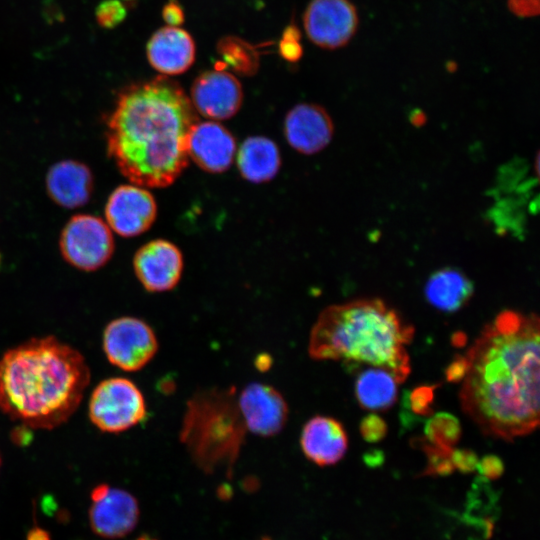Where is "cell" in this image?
Returning <instances> with one entry per match:
<instances>
[{
	"label": "cell",
	"mask_w": 540,
	"mask_h": 540,
	"mask_svg": "<svg viewBox=\"0 0 540 540\" xmlns=\"http://www.w3.org/2000/svg\"><path fill=\"white\" fill-rule=\"evenodd\" d=\"M539 338L536 314L505 310L464 356L460 403L484 434L512 441L538 426Z\"/></svg>",
	"instance_id": "6da1fadb"
},
{
	"label": "cell",
	"mask_w": 540,
	"mask_h": 540,
	"mask_svg": "<svg viewBox=\"0 0 540 540\" xmlns=\"http://www.w3.org/2000/svg\"><path fill=\"white\" fill-rule=\"evenodd\" d=\"M198 121L190 98L168 76L131 84L107 119L108 155L132 184L165 188L188 165V139Z\"/></svg>",
	"instance_id": "7a4b0ae2"
},
{
	"label": "cell",
	"mask_w": 540,
	"mask_h": 540,
	"mask_svg": "<svg viewBox=\"0 0 540 540\" xmlns=\"http://www.w3.org/2000/svg\"><path fill=\"white\" fill-rule=\"evenodd\" d=\"M90 381L84 356L54 336L32 338L0 358V410L33 429H54L77 410Z\"/></svg>",
	"instance_id": "3957f363"
},
{
	"label": "cell",
	"mask_w": 540,
	"mask_h": 540,
	"mask_svg": "<svg viewBox=\"0 0 540 540\" xmlns=\"http://www.w3.org/2000/svg\"><path fill=\"white\" fill-rule=\"evenodd\" d=\"M413 336V326L381 299H357L328 306L319 314L308 353L315 360L383 368L401 384L411 372L406 346Z\"/></svg>",
	"instance_id": "277c9868"
},
{
	"label": "cell",
	"mask_w": 540,
	"mask_h": 540,
	"mask_svg": "<svg viewBox=\"0 0 540 540\" xmlns=\"http://www.w3.org/2000/svg\"><path fill=\"white\" fill-rule=\"evenodd\" d=\"M246 427L234 387L197 391L187 401L180 441L194 463L206 473L227 475L239 456Z\"/></svg>",
	"instance_id": "5b68a950"
},
{
	"label": "cell",
	"mask_w": 540,
	"mask_h": 540,
	"mask_svg": "<svg viewBox=\"0 0 540 540\" xmlns=\"http://www.w3.org/2000/svg\"><path fill=\"white\" fill-rule=\"evenodd\" d=\"M88 415L102 432H124L147 416L145 398L134 382L112 377L100 382L93 390Z\"/></svg>",
	"instance_id": "8992f818"
},
{
	"label": "cell",
	"mask_w": 540,
	"mask_h": 540,
	"mask_svg": "<svg viewBox=\"0 0 540 540\" xmlns=\"http://www.w3.org/2000/svg\"><path fill=\"white\" fill-rule=\"evenodd\" d=\"M107 223L90 214L73 216L62 229L59 246L67 263L82 271L104 266L114 252V239Z\"/></svg>",
	"instance_id": "52a82bcc"
},
{
	"label": "cell",
	"mask_w": 540,
	"mask_h": 540,
	"mask_svg": "<svg viewBox=\"0 0 540 540\" xmlns=\"http://www.w3.org/2000/svg\"><path fill=\"white\" fill-rule=\"evenodd\" d=\"M103 350L108 361L128 372L145 367L158 351L153 329L136 317L112 320L103 332Z\"/></svg>",
	"instance_id": "ba28073f"
},
{
	"label": "cell",
	"mask_w": 540,
	"mask_h": 540,
	"mask_svg": "<svg viewBox=\"0 0 540 540\" xmlns=\"http://www.w3.org/2000/svg\"><path fill=\"white\" fill-rule=\"evenodd\" d=\"M308 38L324 49L346 45L358 26V14L349 0H312L303 16Z\"/></svg>",
	"instance_id": "9c48e42d"
},
{
	"label": "cell",
	"mask_w": 540,
	"mask_h": 540,
	"mask_svg": "<svg viewBox=\"0 0 540 540\" xmlns=\"http://www.w3.org/2000/svg\"><path fill=\"white\" fill-rule=\"evenodd\" d=\"M104 214L111 230L122 237H135L153 225L157 217V204L145 187L120 185L109 195Z\"/></svg>",
	"instance_id": "30bf717a"
},
{
	"label": "cell",
	"mask_w": 540,
	"mask_h": 540,
	"mask_svg": "<svg viewBox=\"0 0 540 540\" xmlns=\"http://www.w3.org/2000/svg\"><path fill=\"white\" fill-rule=\"evenodd\" d=\"M190 101L196 113L208 120L230 119L241 108L242 86L233 74L216 67L196 77L191 86Z\"/></svg>",
	"instance_id": "8fae6325"
},
{
	"label": "cell",
	"mask_w": 540,
	"mask_h": 540,
	"mask_svg": "<svg viewBox=\"0 0 540 540\" xmlns=\"http://www.w3.org/2000/svg\"><path fill=\"white\" fill-rule=\"evenodd\" d=\"M89 520L95 534L105 538H120L137 524V500L129 492L106 484L96 486L91 493Z\"/></svg>",
	"instance_id": "7c38bea8"
},
{
	"label": "cell",
	"mask_w": 540,
	"mask_h": 540,
	"mask_svg": "<svg viewBox=\"0 0 540 540\" xmlns=\"http://www.w3.org/2000/svg\"><path fill=\"white\" fill-rule=\"evenodd\" d=\"M237 405L247 430L271 437L282 431L288 415V405L283 395L274 387L253 382L237 396Z\"/></svg>",
	"instance_id": "4fadbf2b"
},
{
	"label": "cell",
	"mask_w": 540,
	"mask_h": 540,
	"mask_svg": "<svg viewBox=\"0 0 540 540\" xmlns=\"http://www.w3.org/2000/svg\"><path fill=\"white\" fill-rule=\"evenodd\" d=\"M183 267L181 250L165 239H155L144 244L133 258L135 275L149 292H165L176 287Z\"/></svg>",
	"instance_id": "5bb4252c"
},
{
	"label": "cell",
	"mask_w": 540,
	"mask_h": 540,
	"mask_svg": "<svg viewBox=\"0 0 540 540\" xmlns=\"http://www.w3.org/2000/svg\"><path fill=\"white\" fill-rule=\"evenodd\" d=\"M233 134L218 121L197 122L189 135L188 157L202 170L222 173L228 170L236 156Z\"/></svg>",
	"instance_id": "9a60e30c"
},
{
	"label": "cell",
	"mask_w": 540,
	"mask_h": 540,
	"mask_svg": "<svg viewBox=\"0 0 540 540\" xmlns=\"http://www.w3.org/2000/svg\"><path fill=\"white\" fill-rule=\"evenodd\" d=\"M333 133L331 117L317 104H297L285 116V138L301 154L312 155L322 151L332 140Z\"/></svg>",
	"instance_id": "2e32d148"
},
{
	"label": "cell",
	"mask_w": 540,
	"mask_h": 540,
	"mask_svg": "<svg viewBox=\"0 0 540 540\" xmlns=\"http://www.w3.org/2000/svg\"><path fill=\"white\" fill-rule=\"evenodd\" d=\"M195 43L192 36L180 27L166 26L158 29L147 43L150 65L165 76L187 71L195 60Z\"/></svg>",
	"instance_id": "e0dca14e"
},
{
	"label": "cell",
	"mask_w": 540,
	"mask_h": 540,
	"mask_svg": "<svg viewBox=\"0 0 540 540\" xmlns=\"http://www.w3.org/2000/svg\"><path fill=\"white\" fill-rule=\"evenodd\" d=\"M300 445L304 455L319 466L339 462L348 448V437L336 419L317 415L302 428Z\"/></svg>",
	"instance_id": "ac0fdd59"
},
{
	"label": "cell",
	"mask_w": 540,
	"mask_h": 540,
	"mask_svg": "<svg viewBox=\"0 0 540 540\" xmlns=\"http://www.w3.org/2000/svg\"><path fill=\"white\" fill-rule=\"evenodd\" d=\"M50 198L64 208H77L88 202L93 191V176L88 166L75 160L54 164L46 176Z\"/></svg>",
	"instance_id": "d6986e66"
},
{
	"label": "cell",
	"mask_w": 540,
	"mask_h": 540,
	"mask_svg": "<svg viewBox=\"0 0 540 540\" xmlns=\"http://www.w3.org/2000/svg\"><path fill=\"white\" fill-rule=\"evenodd\" d=\"M237 167L241 176L255 184L272 180L281 167L280 150L265 136H251L238 149Z\"/></svg>",
	"instance_id": "ffe728a7"
},
{
	"label": "cell",
	"mask_w": 540,
	"mask_h": 540,
	"mask_svg": "<svg viewBox=\"0 0 540 540\" xmlns=\"http://www.w3.org/2000/svg\"><path fill=\"white\" fill-rule=\"evenodd\" d=\"M471 280L460 270L442 268L427 280L424 293L429 304L443 312H456L465 306L473 295Z\"/></svg>",
	"instance_id": "44dd1931"
},
{
	"label": "cell",
	"mask_w": 540,
	"mask_h": 540,
	"mask_svg": "<svg viewBox=\"0 0 540 540\" xmlns=\"http://www.w3.org/2000/svg\"><path fill=\"white\" fill-rule=\"evenodd\" d=\"M399 384L388 370L369 367L356 379V398L362 408L374 411L386 410L395 403Z\"/></svg>",
	"instance_id": "7402d4cb"
},
{
	"label": "cell",
	"mask_w": 540,
	"mask_h": 540,
	"mask_svg": "<svg viewBox=\"0 0 540 540\" xmlns=\"http://www.w3.org/2000/svg\"><path fill=\"white\" fill-rule=\"evenodd\" d=\"M217 51L224 59V65L216 66L223 69L231 68L234 72L244 76L254 75L259 68V54L256 49L245 40L226 36L219 40Z\"/></svg>",
	"instance_id": "603a6c76"
},
{
	"label": "cell",
	"mask_w": 540,
	"mask_h": 540,
	"mask_svg": "<svg viewBox=\"0 0 540 540\" xmlns=\"http://www.w3.org/2000/svg\"><path fill=\"white\" fill-rule=\"evenodd\" d=\"M425 434L432 445L452 448L461 435L460 423L453 415L438 413L427 422Z\"/></svg>",
	"instance_id": "cb8c5ba5"
},
{
	"label": "cell",
	"mask_w": 540,
	"mask_h": 540,
	"mask_svg": "<svg viewBox=\"0 0 540 540\" xmlns=\"http://www.w3.org/2000/svg\"><path fill=\"white\" fill-rule=\"evenodd\" d=\"M98 24L111 29L121 24L126 17V7L120 0H104L95 11Z\"/></svg>",
	"instance_id": "d4e9b609"
},
{
	"label": "cell",
	"mask_w": 540,
	"mask_h": 540,
	"mask_svg": "<svg viewBox=\"0 0 540 540\" xmlns=\"http://www.w3.org/2000/svg\"><path fill=\"white\" fill-rule=\"evenodd\" d=\"M301 33L296 25H288L279 42V53L289 62L298 61L303 54V48L300 43Z\"/></svg>",
	"instance_id": "484cf974"
},
{
	"label": "cell",
	"mask_w": 540,
	"mask_h": 540,
	"mask_svg": "<svg viewBox=\"0 0 540 540\" xmlns=\"http://www.w3.org/2000/svg\"><path fill=\"white\" fill-rule=\"evenodd\" d=\"M360 432L367 442H378L386 435L387 425L380 416L370 414L362 419Z\"/></svg>",
	"instance_id": "4316f807"
},
{
	"label": "cell",
	"mask_w": 540,
	"mask_h": 540,
	"mask_svg": "<svg viewBox=\"0 0 540 540\" xmlns=\"http://www.w3.org/2000/svg\"><path fill=\"white\" fill-rule=\"evenodd\" d=\"M433 388L423 386L415 389L411 394L412 410L421 415H428L431 412L429 404L432 401Z\"/></svg>",
	"instance_id": "83f0119b"
},
{
	"label": "cell",
	"mask_w": 540,
	"mask_h": 540,
	"mask_svg": "<svg viewBox=\"0 0 540 540\" xmlns=\"http://www.w3.org/2000/svg\"><path fill=\"white\" fill-rule=\"evenodd\" d=\"M451 461L454 467L463 472L473 471L478 463L475 453L465 449L452 450Z\"/></svg>",
	"instance_id": "f1b7e54d"
},
{
	"label": "cell",
	"mask_w": 540,
	"mask_h": 540,
	"mask_svg": "<svg viewBox=\"0 0 540 540\" xmlns=\"http://www.w3.org/2000/svg\"><path fill=\"white\" fill-rule=\"evenodd\" d=\"M476 468L487 478H498L503 472V463L495 455H487L477 463Z\"/></svg>",
	"instance_id": "f546056e"
},
{
	"label": "cell",
	"mask_w": 540,
	"mask_h": 540,
	"mask_svg": "<svg viewBox=\"0 0 540 540\" xmlns=\"http://www.w3.org/2000/svg\"><path fill=\"white\" fill-rule=\"evenodd\" d=\"M162 17L169 26L179 27L184 23L185 14L176 0H170L162 9Z\"/></svg>",
	"instance_id": "4dcf8cb0"
},
{
	"label": "cell",
	"mask_w": 540,
	"mask_h": 540,
	"mask_svg": "<svg viewBox=\"0 0 540 540\" xmlns=\"http://www.w3.org/2000/svg\"><path fill=\"white\" fill-rule=\"evenodd\" d=\"M509 9L517 16L531 17L539 14V0H508Z\"/></svg>",
	"instance_id": "1f68e13d"
},
{
	"label": "cell",
	"mask_w": 540,
	"mask_h": 540,
	"mask_svg": "<svg viewBox=\"0 0 540 540\" xmlns=\"http://www.w3.org/2000/svg\"><path fill=\"white\" fill-rule=\"evenodd\" d=\"M466 372V361L464 356H459L448 366L446 370V377L448 381L458 382L461 381Z\"/></svg>",
	"instance_id": "d6a6232c"
},
{
	"label": "cell",
	"mask_w": 540,
	"mask_h": 540,
	"mask_svg": "<svg viewBox=\"0 0 540 540\" xmlns=\"http://www.w3.org/2000/svg\"><path fill=\"white\" fill-rule=\"evenodd\" d=\"M29 540H48V537L45 536L43 531H35L34 535L30 534Z\"/></svg>",
	"instance_id": "836d02e7"
},
{
	"label": "cell",
	"mask_w": 540,
	"mask_h": 540,
	"mask_svg": "<svg viewBox=\"0 0 540 540\" xmlns=\"http://www.w3.org/2000/svg\"><path fill=\"white\" fill-rule=\"evenodd\" d=\"M263 540H270V539L264 538Z\"/></svg>",
	"instance_id": "e575fe53"
},
{
	"label": "cell",
	"mask_w": 540,
	"mask_h": 540,
	"mask_svg": "<svg viewBox=\"0 0 540 540\" xmlns=\"http://www.w3.org/2000/svg\"><path fill=\"white\" fill-rule=\"evenodd\" d=\"M0 466H1V457H0Z\"/></svg>",
	"instance_id": "d590c367"
},
{
	"label": "cell",
	"mask_w": 540,
	"mask_h": 540,
	"mask_svg": "<svg viewBox=\"0 0 540 540\" xmlns=\"http://www.w3.org/2000/svg\"><path fill=\"white\" fill-rule=\"evenodd\" d=\"M0 261H1V257H0Z\"/></svg>",
	"instance_id": "8d00e7d4"
}]
</instances>
